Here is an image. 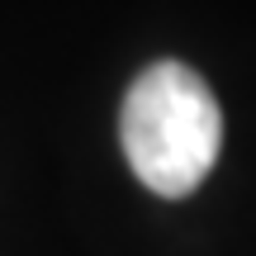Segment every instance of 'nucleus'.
<instances>
[{"instance_id":"nucleus-1","label":"nucleus","mask_w":256,"mask_h":256,"mask_svg":"<svg viewBox=\"0 0 256 256\" xmlns=\"http://www.w3.org/2000/svg\"><path fill=\"white\" fill-rule=\"evenodd\" d=\"M119 142L133 176L162 200H185L223 152V110L194 66L162 57L133 76L119 110Z\"/></svg>"}]
</instances>
